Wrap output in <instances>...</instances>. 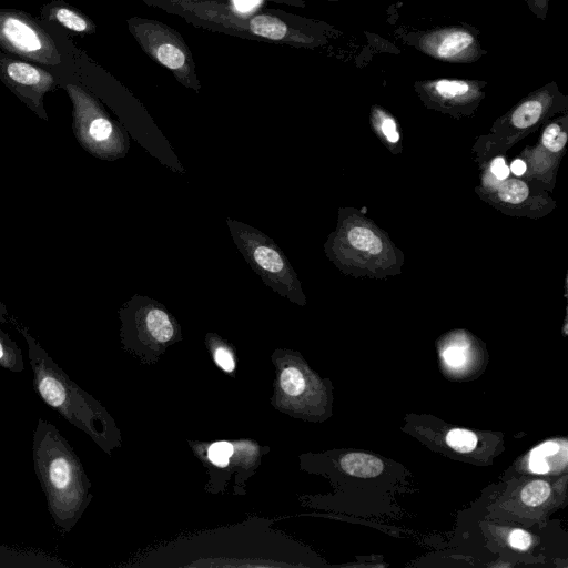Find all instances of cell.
<instances>
[{
    "mask_svg": "<svg viewBox=\"0 0 568 568\" xmlns=\"http://www.w3.org/2000/svg\"><path fill=\"white\" fill-rule=\"evenodd\" d=\"M176 14L196 28L242 39L315 49L328 43L337 31L324 21L278 9L243 11L214 0H141Z\"/></svg>",
    "mask_w": 568,
    "mask_h": 568,
    "instance_id": "cell-1",
    "label": "cell"
},
{
    "mask_svg": "<svg viewBox=\"0 0 568 568\" xmlns=\"http://www.w3.org/2000/svg\"><path fill=\"white\" fill-rule=\"evenodd\" d=\"M32 459L49 514L55 527L68 534L91 498L82 464L65 437L43 418H38L33 432Z\"/></svg>",
    "mask_w": 568,
    "mask_h": 568,
    "instance_id": "cell-2",
    "label": "cell"
},
{
    "mask_svg": "<svg viewBox=\"0 0 568 568\" xmlns=\"http://www.w3.org/2000/svg\"><path fill=\"white\" fill-rule=\"evenodd\" d=\"M10 323L27 343L32 384L41 400L72 426L101 443L106 432L102 408L50 357L27 327L13 317Z\"/></svg>",
    "mask_w": 568,
    "mask_h": 568,
    "instance_id": "cell-3",
    "label": "cell"
},
{
    "mask_svg": "<svg viewBox=\"0 0 568 568\" xmlns=\"http://www.w3.org/2000/svg\"><path fill=\"white\" fill-rule=\"evenodd\" d=\"M72 103V131L79 144L102 160L123 158L130 148L124 129L111 119L101 102L80 85L64 87Z\"/></svg>",
    "mask_w": 568,
    "mask_h": 568,
    "instance_id": "cell-4",
    "label": "cell"
},
{
    "mask_svg": "<svg viewBox=\"0 0 568 568\" xmlns=\"http://www.w3.org/2000/svg\"><path fill=\"white\" fill-rule=\"evenodd\" d=\"M231 236L252 270L274 292L303 303L304 295L290 261L272 239L240 221L226 219Z\"/></svg>",
    "mask_w": 568,
    "mask_h": 568,
    "instance_id": "cell-5",
    "label": "cell"
},
{
    "mask_svg": "<svg viewBox=\"0 0 568 568\" xmlns=\"http://www.w3.org/2000/svg\"><path fill=\"white\" fill-rule=\"evenodd\" d=\"M128 29L143 52L172 72L185 88L201 90L192 51L182 34L168 24L150 18L132 17Z\"/></svg>",
    "mask_w": 568,
    "mask_h": 568,
    "instance_id": "cell-6",
    "label": "cell"
},
{
    "mask_svg": "<svg viewBox=\"0 0 568 568\" xmlns=\"http://www.w3.org/2000/svg\"><path fill=\"white\" fill-rule=\"evenodd\" d=\"M0 50L42 65L61 63L50 34L29 13L17 9H0Z\"/></svg>",
    "mask_w": 568,
    "mask_h": 568,
    "instance_id": "cell-7",
    "label": "cell"
},
{
    "mask_svg": "<svg viewBox=\"0 0 568 568\" xmlns=\"http://www.w3.org/2000/svg\"><path fill=\"white\" fill-rule=\"evenodd\" d=\"M398 37L422 53L449 63H473L487 53L481 48L478 30L468 24L439 27Z\"/></svg>",
    "mask_w": 568,
    "mask_h": 568,
    "instance_id": "cell-8",
    "label": "cell"
},
{
    "mask_svg": "<svg viewBox=\"0 0 568 568\" xmlns=\"http://www.w3.org/2000/svg\"><path fill=\"white\" fill-rule=\"evenodd\" d=\"M0 80L40 119L48 120L44 95L57 87L50 72L32 62L13 59L0 50Z\"/></svg>",
    "mask_w": 568,
    "mask_h": 568,
    "instance_id": "cell-9",
    "label": "cell"
},
{
    "mask_svg": "<svg viewBox=\"0 0 568 568\" xmlns=\"http://www.w3.org/2000/svg\"><path fill=\"white\" fill-rule=\"evenodd\" d=\"M484 81L439 78L415 82L416 91L435 103L464 105L483 95Z\"/></svg>",
    "mask_w": 568,
    "mask_h": 568,
    "instance_id": "cell-10",
    "label": "cell"
},
{
    "mask_svg": "<svg viewBox=\"0 0 568 568\" xmlns=\"http://www.w3.org/2000/svg\"><path fill=\"white\" fill-rule=\"evenodd\" d=\"M559 95L560 93L554 81L532 92L511 112V124L517 129H527L535 125Z\"/></svg>",
    "mask_w": 568,
    "mask_h": 568,
    "instance_id": "cell-11",
    "label": "cell"
},
{
    "mask_svg": "<svg viewBox=\"0 0 568 568\" xmlns=\"http://www.w3.org/2000/svg\"><path fill=\"white\" fill-rule=\"evenodd\" d=\"M40 17L78 34H93L97 31V26L90 17L63 0H52L43 4Z\"/></svg>",
    "mask_w": 568,
    "mask_h": 568,
    "instance_id": "cell-12",
    "label": "cell"
},
{
    "mask_svg": "<svg viewBox=\"0 0 568 568\" xmlns=\"http://www.w3.org/2000/svg\"><path fill=\"white\" fill-rule=\"evenodd\" d=\"M342 469L354 477L373 478L382 474L383 462L371 454L348 453L341 458Z\"/></svg>",
    "mask_w": 568,
    "mask_h": 568,
    "instance_id": "cell-13",
    "label": "cell"
},
{
    "mask_svg": "<svg viewBox=\"0 0 568 568\" xmlns=\"http://www.w3.org/2000/svg\"><path fill=\"white\" fill-rule=\"evenodd\" d=\"M60 562L32 552L18 551L0 546V567L60 566Z\"/></svg>",
    "mask_w": 568,
    "mask_h": 568,
    "instance_id": "cell-14",
    "label": "cell"
},
{
    "mask_svg": "<svg viewBox=\"0 0 568 568\" xmlns=\"http://www.w3.org/2000/svg\"><path fill=\"white\" fill-rule=\"evenodd\" d=\"M0 367L12 373L24 371L22 351L18 344L0 328Z\"/></svg>",
    "mask_w": 568,
    "mask_h": 568,
    "instance_id": "cell-15",
    "label": "cell"
},
{
    "mask_svg": "<svg viewBox=\"0 0 568 568\" xmlns=\"http://www.w3.org/2000/svg\"><path fill=\"white\" fill-rule=\"evenodd\" d=\"M349 244L361 251L378 254L383 250L381 239L375 233L363 226H355L347 233Z\"/></svg>",
    "mask_w": 568,
    "mask_h": 568,
    "instance_id": "cell-16",
    "label": "cell"
},
{
    "mask_svg": "<svg viewBox=\"0 0 568 568\" xmlns=\"http://www.w3.org/2000/svg\"><path fill=\"white\" fill-rule=\"evenodd\" d=\"M550 485L545 480L528 483L521 490L520 497L527 506H539L550 496Z\"/></svg>",
    "mask_w": 568,
    "mask_h": 568,
    "instance_id": "cell-17",
    "label": "cell"
},
{
    "mask_svg": "<svg viewBox=\"0 0 568 568\" xmlns=\"http://www.w3.org/2000/svg\"><path fill=\"white\" fill-rule=\"evenodd\" d=\"M446 443L456 452L469 453L477 445V436L470 430L456 428L447 434Z\"/></svg>",
    "mask_w": 568,
    "mask_h": 568,
    "instance_id": "cell-18",
    "label": "cell"
},
{
    "mask_svg": "<svg viewBox=\"0 0 568 568\" xmlns=\"http://www.w3.org/2000/svg\"><path fill=\"white\" fill-rule=\"evenodd\" d=\"M528 186L519 180H508L503 182L498 189L500 200L517 204L528 196Z\"/></svg>",
    "mask_w": 568,
    "mask_h": 568,
    "instance_id": "cell-19",
    "label": "cell"
},
{
    "mask_svg": "<svg viewBox=\"0 0 568 568\" xmlns=\"http://www.w3.org/2000/svg\"><path fill=\"white\" fill-rule=\"evenodd\" d=\"M280 384L290 396H298L305 388L303 374L295 367H287L282 372Z\"/></svg>",
    "mask_w": 568,
    "mask_h": 568,
    "instance_id": "cell-20",
    "label": "cell"
},
{
    "mask_svg": "<svg viewBox=\"0 0 568 568\" xmlns=\"http://www.w3.org/2000/svg\"><path fill=\"white\" fill-rule=\"evenodd\" d=\"M567 141V134L561 130L560 125L557 123L549 124L542 134V143L544 145L552 151H560Z\"/></svg>",
    "mask_w": 568,
    "mask_h": 568,
    "instance_id": "cell-21",
    "label": "cell"
},
{
    "mask_svg": "<svg viewBox=\"0 0 568 568\" xmlns=\"http://www.w3.org/2000/svg\"><path fill=\"white\" fill-rule=\"evenodd\" d=\"M234 448L227 442H217L210 446L207 455L210 460L219 466L225 467L229 464L230 457L233 455Z\"/></svg>",
    "mask_w": 568,
    "mask_h": 568,
    "instance_id": "cell-22",
    "label": "cell"
},
{
    "mask_svg": "<svg viewBox=\"0 0 568 568\" xmlns=\"http://www.w3.org/2000/svg\"><path fill=\"white\" fill-rule=\"evenodd\" d=\"M466 346L464 345H452L448 346L444 353L443 358L445 363L450 367H460L466 363Z\"/></svg>",
    "mask_w": 568,
    "mask_h": 568,
    "instance_id": "cell-23",
    "label": "cell"
},
{
    "mask_svg": "<svg viewBox=\"0 0 568 568\" xmlns=\"http://www.w3.org/2000/svg\"><path fill=\"white\" fill-rule=\"evenodd\" d=\"M375 115L379 120L381 130L386 139L392 143L397 142L399 134L397 132L395 120L387 116L382 110H376Z\"/></svg>",
    "mask_w": 568,
    "mask_h": 568,
    "instance_id": "cell-24",
    "label": "cell"
},
{
    "mask_svg": "<svg viewBox=\"0 0 568 568\" xmlns=\"http://www.w3.org/2000/svg\"><path fill=\"white\" fill-rule=\"evenodd\" d=\"M214 359L225 372H232L235 367V362L231 352L224 346L216 347L214 352Z\"/></svg>",
    "mask_w": 568,
    "mask_h": 568,
    "instance_id": "cell-25",
    "label": "cell"
},
{
    "mask_svg": "<svg viewBox=\"0 0 568 568\" xmlns=\"http://www.w3.org/2000/svg\"><path fill=\"white\" fill-rule=\"evenodd\" d=\"M508 541L511 547L519 550H525L530 546L531 537L527 531L523 529H516L510 532Z\"/></svg>",
    "mask_w": 568,
    "mask_h": 568,
    "instance_id": "cell-26",
    "label": "cell"
},
{
    "mask_svg": "<svg viewBox=\"0 0 568 568\" xmlns=\"http://www.w3.org/2000/svg\"><path fill=\"white\" fill-rule=\"evenodd\" d=\"M529 10L540 20H546L549 0H525Z\"/></svg>",
    "mask_w": 568,
    "mask_h": 568,
    "instance_id": "cell-27",
    "label": "cell"
},
{
    "mask_svg": "<svg viewBox=\"0 0 568 568\" xmlns=\"http://www.w3.org/2000/svg\"><path fill=\"white\" fill-rule=\"evenodd\" d=\"M490 170L498 180H505L510 171L503 158H496L490 164Z\"/></svg>",
    "mask_w": 568,
    "mask_h": 568,
    "instance_id": "cell-28",
    "label": "cell"
},
{
    "mask_svg": "<svg viewBox=\"0 0 568 568\" xmlns=\"http://www.w3.org/2000/svg\"><path fill=\"white\" fill-rule=\"evenodd\" d=\"M559 450V445L554 442H547L545 444H541L537 446L530 455L539 456V457H547L550 455L556 454Z\"/></svg>",
    "mask_w": 568,
    "mask_h": 568,
    "instance_id": "cell-29",
    "label": "cell"
},
{
    "mask_svg": "<svg viewBox=\"0 0 568 568\" xmlns=\"http://www.w3.org/2000/svg\"><path fill=\"white\" fill-rule=\"evenodd\" d=\"M529 467L531 471L537 474H545L549 470V466L545 460V457L530 455Z\"/></svg>",
    "mask_w": 568,
    "mask_h": 568,
    "instance_id": "cell-30",
    "label": "cell"
},
{
    "mask_svg": "<svg viewBox=\"0 0 568 568\" xmlns=\"http://www.w3.org/2000/svg\"><path fill=\"white\" fill-rule=\"evenodd\" d=\"M509 170H511V172L516 175H521L526 171V163L523 160L517 159L511 163Z\"/></svg>",
    "mask_w": 568,
    "mask_h": 568,
    "instance_id": "cell-31",
    "label": "cell"
},
{
    "mask_svg": "<svg viewBox=\"0 0 568 568\" xmlns=\"http://www.w3.org/2000/svg\"><path fill=\"white\" fill-rule=\"evenodd\" d=\"M11 316L4 303L0 300V324L10 323Z\"/></svg>",
    "mask_w": 568,
    "mask_h": 568,
    "instance_id": "cell-32",
    "label": "cell"
},
{
    "mask_svg": "<svg viewBox=\"0 0 568 568\" xmlns=\"http://www.w3.org/2000/svg\"><path fill=\"white\" fill-rule=\"evenodd\" d=\"M214 1H219V2H223V3H227V4L233 6L236 0H214Z\"/></svg>",
    "mask_w": 568,
    "mask_h": 568,
    "instance_id": "cell-33",
    "label": "cell"
}]
</instances>
